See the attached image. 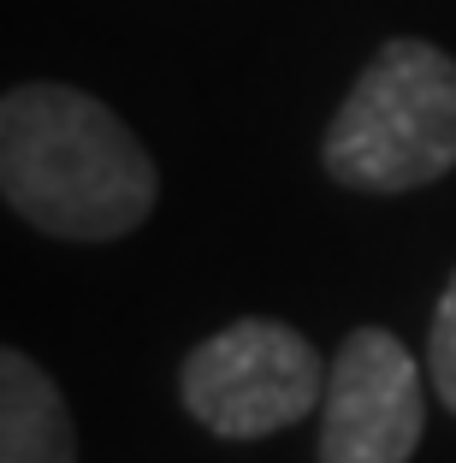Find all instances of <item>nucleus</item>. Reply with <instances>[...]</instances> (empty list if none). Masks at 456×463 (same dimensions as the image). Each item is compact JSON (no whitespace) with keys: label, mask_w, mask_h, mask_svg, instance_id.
<instances>
[{"label":"nucleus","mask_w":456,"mask_h":463,"mask_svg":"<svg viewBox=\"0 0 456 463\" xmlns=\"http://www.w3.org/2000/svg\"><path fill=\"white\" fill-rule=\"evenodd\" d=\"M0 191L48 238L107 244L154 214L161 173L136 131L71 83H18L0 96Z\"/></svg>","instance_id":"obj_1"},{"label":"nucleus","mask_w":456,"mask_h":463,"mask_svg":"<svg viewBox=\"0 0 456 463\" xmlns=\"http://www.w3.org/2000/svg\"><path fill=\"white\" fill-rule=\"evenodd\" d=\"M321 166L349 191H421L456 166V60L439 42L391 36L349 83L321 137Z\"/></svg>","instance_id":"obj_2"},{"label":"nucleus","mask_w":456,"mask_h":463,"mask_svg":"<svg viewBox=\"0 0 456 463\" xmlns=\"http://www.w3.org/2000/svg\"><path fill=\"white\" fill-rule=\"evenodd\" d=\"M326 374L302 333L273 315H249L208 333L178 368V398L208 434L219 439H267L302 422L326 398Z\"/></svg>","instance_id":"obj_3"},{"label":"nucleus","mask_w":456,"mask_h":463,"mask_svg":"<svg viewBox=\"0 0 456 463\" xmlns=\"http://www.w3.org/2000/svg\"><path fill=\"white\" fill-rule=\"evenodd\" d=\"M427 428V386L397 333L356 327L321 398V463H409Z\"/></svg>","instance_id":"obj_4"},{"label":"nucleus","mask_w":456,"mask_h":463,"mask_svg":"<svg viewBox=\"0 0 456 463\" xmlns=\"http://www.w3.org/2000/svg\"><path fill=\"white\" fill-rule=\"evenodd\" d=\"M0 463H78L66 392L18 345L0 351Z\"/></svg>","instance_id":"obj_5"},{"label":"nucleus","mask_w":456,"mask_h":463,"mask_svg":"<svg viewBox=\"0 0 456 463\" xmlns=\"http://www.w3.org/2000/svg\"><path fill=\"white\" fill-rule=\"evenodd\" d=\"M427 381L439 392V404L456 416V273L444 286L439 309H433V333H427Z\"/></svg>","instance_id":"obj_6"}]
</instances>
